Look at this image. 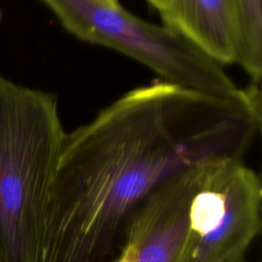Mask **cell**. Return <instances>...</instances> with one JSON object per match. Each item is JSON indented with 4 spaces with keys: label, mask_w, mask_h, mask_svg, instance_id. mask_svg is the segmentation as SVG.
I'll list each match as a JSON object with an SVG mask.
<instances>
[{
    "label": "cell",
    "mask_w": 262,
    "mask_h": 262,
    "mask_svg": "<svg viewBox=\"0 0 262 262\" xmlns=\"http://www.w3.org/2000/svg\"><path fill=\"white\" fill-rule=\"evenodd\" d=\"M66 134L54 94L0 77V262H38Z\"/></svg>",
    "instance_id": "obj_2"
},
{
    "label": "cell",
    "mask_w": 262,
    "mask_h": 262,
    "mask_svg": "<svg viewBox=\"0 0 262 262\" xmlns=\"http://www.w3.org/2000/svg\"><path fill=\"white\" fill-rule=\"evenodd\" d=\"M0 19H1V11H0Z\"/></svg>",
    "instance_id": "obj_10"
},
{
    "label": "cell",
    "mask_w": 262,
    "mask_h": 262,
    "mask_svg": "<svg viewBox=\"0 0 262 262\" xmlns=\"http://www.w3.org/2000/svg\"><path fill=\"white\" fill-rule=\"evenodd\" d=\"M159 13L163 25L182 35L219 64L236 63L235 0H171Z\"/></svg>",
    "instance_id": "obj_6"
},
{
    "label": "cell",
    "mask_w": 262,
    "mask_h": 262,
    "mask_svg": "<svg viewBox=\"0 0 262 262\" xmlns=\"http://www.w3.org/2000/svg\"><path fill=\"white\" fill-rule=\"evenodd\" d=\"M101 1H103V2H105V3H108V4H113V5L120 4L118 0H101Z\"/></svg>",
    "instance_id": "obj_9"
},
{
    "label": "cell",
    "mask_w": 262,
    "mask_h": 262,
    "mask_svg": "<svg viewBox=\"0 0 262 262\" xmlns=\"http://www.w3.org/2000/svg\"><path fill=\"white\" fill-rule=\"evenodd\" d=\"M136 251L132 243L128 242L116 262H135Z\"/></svg>",
    "instance_id": "obj_7"
},
{
    "label": "cell",
    "mask_w": 262,
    "mask_h": 262,
    "mask_svg": "<svg viewBox=\"0 0 262 262\" xmlns=\"http://www.w3.org/2000/svg\"><path fill=\"white\" fill-rule=\"evenodd\" d=\"M219 160L179 170L146 196L128 233V242L135 247V262H183L192 199Z\"/></svg>",
    "instance_id": "obj_5"
},
{
    "label": "cell",
    "mask_w": 262,
    "mask_h": 262,
    "mask_svg": "<svg viewBox=\"0 0 262 262\" xmlns=\"http://www.w3.org/2000/svg\"><path fill=\"white\" fill-rule=\"evenodd\" d=\"M260 126L247 101L165 81L126 92L67 132L38 262H116L161 182L201 162L244 160Z\"/></svg>",
    "instance_id": "obj_1"
},
{
    "label": "cell",
    "mask_w": 262,
    "mask_h": 262,
    "mask_svg": "<svg viewBox=\"0 0 262 262\" xmlns=\"http://www.w3.org/2000/svg\"><path fill=\"white\" fill-rule=\"evenodd\" d=\"M262 187L243 159L217 161L189 210L183 262H243L261 228Z\"/></svg>",
    "instance_id": "obj_4"
},
{
    "label": "cell",
    "mask_w": 262,
    "mask_h": 262,
    "mask_svg": "<svg viewBox=\"0 0 262 262\" xmlns=\"http://www.w3.org/2000/svg\"><path fill=\"white\" fill-rule=\"evenodd\" d=\"M150 6L156 8L159 12L164 10L171 0H146Z\"/></svg>",
    "instance_id": "obj_8"
},
{
    "label": "cell",
    "mask_w": 262,
    "mask_h": 262,
    "mask_svg": "<svg viewBox=\"0 0 262 262\" xmlns=\"http://www.w3.org/2000/svg\"><path fill=\"white\" fill-rule=\"evenodd\" d=\"M78 39L112 48L155 72L162 81L216 96L259 100V87L239 88L224 67L165 25L143 20L101 0H41Z\"/></svg>",
    "instance_id": "obj_3"
}]
</instances>
